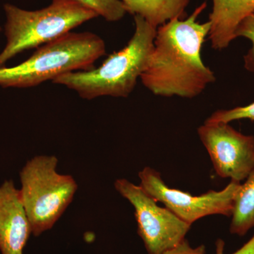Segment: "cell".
I'll return each mask as SVG.
<instances>
[{
    "label": "cell",
    "mask_w": 254,
    "mask_h": 254,
    "mask_svg": "<svg viewBox=\"0 0 254 254\" xmlns=\"http://www.w3.org/2000/svg\"><path fill=\"white\" fill-rule=\"evenodd\" d=\"M206 6L205 1L186 19L173 18L157 28L153 50L140 78L153 94L193 98L215 81V73L200 55L210 23H200L198 18Z\"/></svg>",
    "instance_id": "6da1fadb"
},
{
    "label": "cell",
    "mask_w": 254,
    "mask_h": 254,
    "mask_svg": "<svg viewBox=\"0 0 254 254\" xmlns=\"http://www.w3.org/2000/svg\"><path fill=\"white\" fill-rule=\"evenodd\" d=\"M133 17L134 33L125 48L110 55L99 67L64 73L52 82L72 90L83 99L128 97L146 67L158 28L141 16Z\"/></svg>",
    "instance_id": "7a4b0ae2"
},
{
    "label": "cell",
    "mask_w": 254,
    "mask_h": 254,
    "mask_svg": "<svg viewBox=\"0 0 254 254\" xmlns=\"http://www.w3.org/2000/svg\"><path fill=\"white\" fill-rule=\"evenodd\" d=\"M105 53V42L98 35L70 32L39 47L22 63L0 68V86L30 88L64 73L87 71Z\"/></svg>",
    "instance_id": "3957f363"
},
{
    "label": "cell",
    "mask_w": 254,
    "mask_h": 254,
    "mask_svg": "<svg viewBox=\"0 0 254 254\" xmlns=\"http://www.w3.org/2000/svg\"><path fill=\"white\" fill-rule=\"evenodd\" d=\"M4 10L6 43L0 53V68L20 53L55 41L98 16L71 0H53L49 6L34 11L5 4Z\"/></svg>",
    "instance_id": "277c9868"
},
{
    "label": "cell",
    "mask_w": 254,
    "mask_h": 254,
    "mask_svg": "<svg viewBox=\"0 0 254 254\" xmlns=\"http://www.w3.org/2000/svg\"><path fill=\"white\" fill-rule=\"evenodd\" d=\"M58 164L54 155H38L20 172L21 198L35 237L53 228L77 190L73 177L58 173Z\"/></svg>",
    "instance_id": "5b68a950"
},
{
    "label": "cell",
    "mask_w": 254,
    "mask_h": 254,
    "mask_svg": "<svg viewBox=\"0 0 254 254\" xmlns=\"http://www.w3.org/2000/svg\"><path fill=\"white\" fill-rule=\"evenodd\" d=\"M115 187L133 205L138 234L148 254H163L186 240L191 225L179 218L168 208H161L141 186L119 179Z\"/></svg>",
    "instance_id": "8992f818"
},
{
    "label": "cell",
    "mask_w": 254,
    "mask_h": 254,
    "mask_svg": "<svg viewBox=\"0 0 254 254\" xmlns=\"http://www.w3.org/2000/svg\"><path fill=\"white\" fill-rule=\"evenodd\" d=\"M142 187L157 202H161L179 218L191 225L205 216H231L234 200L240 182L232 181L223 190H209L200 195L172 189L165 185L161 175L150 167L138 173Z\"/></svg>",
    "instance_id": "52a82bcc"
},
{
    "label": "cell",
    "mask_w": 254,
    "mask_h": 254,
    "mask_svg": "<svg viewBox=\"0 0 254 254\" xmlns=\"http://www.w3.org/2000/svg\"><path fill=\"white\" fill-rule=\"evenodd\" d=\"M198 134L219 177L241 182L254 170V136L237 131L229 123L205 122Z\"/></svg>",
    "instance_id": "ba28073f"
},
{
    "label": "cell",
    "mask_w": 254,
    "mask_h": 254,
    "mask_svg": "<svg viewBox=\"0 0 254 254\" xmlns=\"http://www.w3.org/2000/svg\"><path fill=\"white\" fill-rule=\"evenodd\" d=\"M32 234L31 223L23 206L20 190L12 180L0 187V252L23 254Z\"/></svg>",
    "instance_id": "9c48e42d"
},
{
    "label": "cell",
    "mask_w": 254,
    "mask_h": 254,
    "mask_svg": "<svg viewBox=\"0 0 254 254\" xmlns=\"http://www.w3.org/2000/svg\"><path fill=\"white\" fill-rule=\"evenodd\" d=\"M254 12V0H213L208 38L213 49L222 50L236 39L240 23Z\"/></svg>",
    "instance_id": "30bf717a"
},
{
    "label": "cell",
    "mask_w": 254,
    "mask_h": 254,
    "mask_svg": "<svg viewBox=\"0 0 254 254\" xmlns=\"http://www.w3.org/2000/svg\"><path fill=\"white\" fill-rule=\"evenodd\" d=\"M231 216L232 235L245 236L254 227V169L237 190Z\"/></svg>",
    "instance_id": "8fae6325"
},
{
    "label": "cell",
    "mask_w": 254,
    "mask_h": 254,
    "mask_svg": "<svg viewBox=\"0 0 254 254\" xmlns=\"http://www.w3.org/2000/svg\"><path fill=\"white\" fill-rule=\"evenodd\" d=\"M94 11L105 21L116 22L127 14L126 9L120 0H71Z\"/></svg>",
    "instance_id": "7c38bea8"
},
{
    "label": "cell",
    "mask_w": 254,
    "mask_h": 254,
    "mask_svg": "<svg viewBox=\"0 0 254 254\" xmlns=\"http://www.w3.org/2000/svg\"><path fill=\"white\" fill-rule=\"evenodd\" d=\"M250 120L254 121V102L243 107L230 110H220L212 114L205 123H230L235 120Z\"/></svg>",
    "instance_id": "4fadbf2b"
},
{
    "label": "cell",
    "mask_w": 254,
    "mask_h": 254,
    "mask_svg": "<svg viewBox=\"0 0 254 254\" xmlns=\"http://www.w3.org/2000/svg\"><path fill=\"white\" fill-rule=\"evenodd\" d=\"M236 37H243L252 42V48L244 57V63L246 69L254 73V12L240 23L237 28Z\"/></svg>",
    "instance_id": "5bb4252c"
},
{
    "label": "cell",
    "mask_w": 254,
    "mask_h": 254,
    "mask_svg": "<svg viewBox=\"0 0 254 254\" xmlns=\"http://www.w3.org/2000/svg\"><path fill=\"white\" fill-rule=\"evenodd\" d=\"M163 254H205V247L204 245H200L193 248L188 241L185 240L177 247L164 252Z\"/></svg>",
    "instance_id": "9a60e30c"
},
{
    "label": "cell",
    "mask_w": 254,
    "mask_h": 254,
    "mask_svg": "<svg viewBox=\"0 0 254 254\" xmlns=\"http://www.w3.org/2000/svg\"><path fill=\"white\" fill-rule=\"evenodd\" d=\"M225 242L218 239L215 242V254H225ZM232 254H254V235L243 247Z\"/></svg>",
    "instance_id": "2e32d148"
},
{
    "label": "cell",
    "mask_w": 254,
    "mask_h": 254,
    "mask_svg": "<svg viewBox=\"0 0 254 254\" xmlns=\"http://www.w3.org/2000/svg\"><path fill=\"white\" fill-rule=\"evenodd\" d=\"M0 31H1V28H0Z\"/></svg>",
    "instance_id": "e0dca14e"
}]
</instances>
